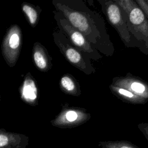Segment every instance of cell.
Returning <instances> with one entry per match:
<instances>
[{"mask_svg": "<svg viewBox=\"0 0 148 148\" xmlns=\"http://www.w3.org/2000/svg\"><path fill=\"white\" fill-rule=\"evenodd\" d=\"M57 12L80 32L100 53L112 56L114 47L107 32L103 18L83 0H54Z\"/></svg>", "mask_w": 148, "mask_h": 148, "instance_id": "6da1fadb", "label": "cell"}, {"mask_svg": "<svg viewBox=\"0 0 148 148\" xmlns=\"http://www.w3.org/2000/svg\"><path fill=\"white\" fill-rule=\"evenodd\" d=\"M123 9L132 47L148 56V19L135 0H115Z\"/></svg>", "mask_w": 148, "mask_h": 148, "instance_id": "7a4b0ae2", "label": "cell"}, {"mask_svg": "<svg viewBox=\"0 0 148 148\" xmlns=\"http://www.w3.org/2000/svg\"><path fill=\"white\" fill-rule=\"evenodd\" d=\"M55 44L66 60L74 67L84 73L91 75L95 72L90 58L74 46L66 36L59 29L53 34Z\"/></svg>", "mask_w": 148, "mask_h": 148, "instance_id": "3957f363", "label": "cell"}, {"mask_svg": "<svg viewBox=\"0 0 148 148\" xmlns=\"http://www.w3.org/2000/svg\"><path fill=\"white\" fill-rule=\"evenodd\" d=\"M54 18L59 29L62 32L74 46L88 56L91 60L99 61L102 58L101 53L90 44L80 32L69 23L61 13L54 12Z\"/></svg>", "mask_w": 148, "mask_h": 148, "instance_id": "277c9868", "label": "cell"}, {"mask_svg": "<svg viewBox=\"0 0 148 148\" xmlns=\"http://www.w3.org/2000/svg\"><path fill=\"white\" fill-rule=\"evenodd\" d=\"M109 23L116 30L126 47H132L124 12L115 0H98Z\"/></svg>", "mask_w": 148, "mask_h": 148, "instance_id": "5b68a950", "label": "cell"}, {"mask_svg": "<svg viewBox=\"0 0 148 148\" xmlns=\"http://www.w3.org/2000/svg\"><path fill=\"white\" fill-rule=\"evenodd\" d=\"M91 117L90 113L86 109L71 106L66 103L56 118L51 121V124L61 128H72L84 124Z\"/></svg>", "mask_w": 148, "mask_h": 148, "instance_id": "8992f818", "label": "cell"}, {"mask_svg": "<svg viewBox=\"0 0 148 148\" xmlns=\"http://www.w3.org/2000/svg\"><path fill=\"white\" fill-rule=\"evenodd\" d=\"M22 45V34L19 26L11 25L2 40L1 49L3 57L8 65L12 67L18 58Z\"/></svg>", "mask_w": 148, "mask_h": 148, "instance_id": "52a82bcc", "label": "cell"}, {"mask_svg": "<svg viewBox=\"0 0 148 148\" xmlns=\"http://www.w3.org/2000/svg\"><path fill=\"white\" fill-rule=\"evenodd\" d=\"M111 84L123 88L148 102V83L138 76L128 72L125 76L114 77Z\"/></svg>", "mask_w": 148, "mask_h": 148, "instance_id": "ba28073f", "label": "cell"}, {"mask_svg": "<svg viewBox=\"0 0 148 148\" xmlns=\"http://www.w3.org/2000/svg\"><path fill=\"white\" fill-rule=\"evenodd\" d=\"M35 80L32 75L27 73L20 88V98L25 103L31 106L38 104L39 93Z\"/></svg>", "mask_w": 148, "mask_h": 148, "instance_id": "9c48e42d", "label": "cell"}, {"mask_svg": "<svg viewBox=\"0 0 148 148\" xmlns=\"http://www.w3.org/2000/svg\"><path fill=\"white\" fill-rule=\"evenodd\" d=\"M32 57L35 66L42 72H47L51 66V57L46 48L39 42H35L33 46Z\"/></svg>", "mask_w": 148, "mask_h": 148, "instance_id": "30bf717a", "label": "cell"}, {"mask_svg": "<svg viewBox=\"0 0 148 148\" xmlns=\"http://www.w3.org/2000/svg\"><path fill=\"white\" fill-rule=\"evenodd\" d=\"M27 143L24 135L0 130V148H25Z\"/></svg>", "mask_w": 148, "mask_h": 148, "instance_id": "8fae6325", "label": "cell"}, {"mask_svg": "<svg viewBox=\"0 0 148 148\" xmlns=\"http://www.w3.org/2000/svg\"><path fill=\"white\" fill-rule=\"evenodd\" d=\"M59 85L61 90L65 94L79 97L82 94L79 83L71 74L64 75L60 79Z\"/></svg>", "mask_w": 148, "mask_h": 148, "instance_id": "7c38bea8", "label": "cell"}, {"mask_svg": "<svg viewBox=\"0 0 148 148\" xmlns=\"http://www.w3.org/2000/svg\"><path fill=\"white\" fill-rule=\"evenodd\" d=\"M109 88L111 92L117 98L123 101L124 102L131 104H145L147 102L144 99H142L135 95L128 92L123 88L116 86L110 84Z\"/></svg>", "mask_w": 148, "mask_h": 148, "instance_id": "4fadbf2b", "label": "cell"}, {"mask_svg": "<svg viewBox=\"0 0 148 148\" xmlns=\"http://www.w3.org/2000/svg\"><path fill=\"white\" fill-rule=\"evenodd\" d=\"M21 9L28 23L31 27H35L38 23L39 18V14L36 9L33 6L27 3H22Z\"/></svg>", "mask_w": 148, "mask_h": 148, "instance_id": "5bb4252c", "label": "cell"}, {"mask_svg": "<svg viewBox=\"0 0 148 148\" xmlns=\"http://www.w3.org/2000/svg\"><path fill=\"white\" fill-rule=\"evenodd\" d=\"M98 146L101 148H140L127 140L100 141Z\"/></svg>", "mask_w": 148, "mask_h": 148, "instance_id": "9a60e30c", "label": "cell"}, {"mask_svg": "<svg viewBox=\"0 0 148 148\" xmlns=\"http://www.w3.org/2000/svg\"><path fill=\"white\" fill-rule=\"evenodd\" d=\"M138 128L148 141V123H141L138 124Z\"/></svg>", "mask_w": 148, "mask_h": 148, "instance_id": "2e32d148", "label": "cell"}, {"mask_svg": "<svg viewBox=\"0 0 148 148\" xmlns=\"http://www.w3.org/2000/svg\"><path fill=\"white\" fill-rule=\"evenodd\" d=\"M138 6L142 9L148 19V3L145 0H135Z\"/></svg>", "mask_w": 148, "mask_h": 148, "instance_id": "e0dca14e", "label": "cell"}, {"mask_svg": "<svg viewBox=\"0 0 148 148\" xmlns=\"http://www.w3.org/2000/svg\"><path fill=\"white\" fill-rule=\"evenodd\" d=\"M145 1H146V2L147 3H148V0H145Z\"/></svg>", "mask_w": 148, "mask_h": 148, "instance_id": "ac0fdd59", "label": "cell"}]
</instances>
